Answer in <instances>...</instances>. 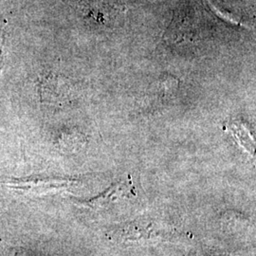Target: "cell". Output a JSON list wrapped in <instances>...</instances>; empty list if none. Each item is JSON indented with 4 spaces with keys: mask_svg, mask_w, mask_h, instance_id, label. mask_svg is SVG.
<instances>
[{
    "mask_svg": "<svg viewBox=\"0 0 256 256\" xmlns=\"http://www.w3.org/2000/svg\"><path fill=\"white\" fill-rule=\"evenodd\" d=\"M115 238L124 241H154L165 239L172 234L169 228L162 226L156 222L137 221L122 226L112 232Z\"/></svg>",
    "mask_w": 256,
    "mask_h": 256,
    "instance_id": "1",
    "label": "cell"
},
{
    "mask_svg": "<svg viewBox=\"0 0 256 256\" xmlns=\"http://www.w3.org/2000/svg\"><path fill=\"white\" fill-rule=\"evenodd\" d=\"M12 256H34L30 252H26L25 250H18L14 252V254Z\"/></svg>",
    "mask_w": 256,
    "mask_h": 256,
    "instance_id": "2",
    "label": "cell"
}]
</instances>
